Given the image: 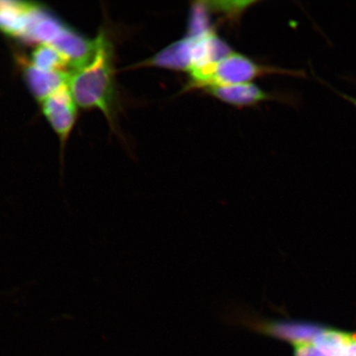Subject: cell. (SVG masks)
<instances>
[{"instance_id":"cell-1","label":"cell","mask_w":356,"mask_h":356,"mask_svg":"<svg viewBox=\"0 0 356 356\" xmlns=\"http://www.w3.org/2000/svg\"><path fill=\"white\" fill-rule=\"evenodd\" d=\"M68 86L79 108L99 109L108 122L113 124L117 108L113 47L104 30L95 39L90 59L71 71Z\"/></svg>"},{"instance_id":"cell-10","label":"cell","mask_w":356,"mask_h":356,"mask_svg":"<svg viewBox=\"0 0 356 356\" xmlns=\"http://www.w3.org/2000/svg\"><path fill=\"white\" fill-rule=\"evenodd\" d=\"M295 356H324L313 342H305L293 346Z\"/></svg>"},{"instance_id":"cell-3","label":"cell","mask_w":356,"mask_h":356,"mask_svg":"<svg viewBox=\"0 0 356 356\" xmlns=\"http://www.w3.org/2000/svg\"><path fill=\"white\" fill-rule=\"evenodd\" d=\"M282 74L300 76L298 71L282 70L257 64L250 58L237 52H231L220 60L189 72L186 90L235 84L252 83L253 79L266 74Z\"/></svg>"},{"instance_id":"cell-13","label":"cell","mask_w":356,"mask_h":356,"mask_svg":"<svg viewBox=\"0 0 356 356\" xmlns=\"http://www.w3.org/2000/svg\"><path fill=\"white\" fill-rule=\"evenodd\" d=\"M355 82L356 83V80H355Z\"/></svg>"},{"instance_id":"cell-2","label":"cell","mask_w":356,"mask_h":356,"mask_svg":"<svg viewBox=\"0 0 356 356\" xmlns=\"http://www.w3.org/2000/svg\"><path fill=\"white\" fill-rule=\"evenodd\" d=\"M233 51L213 29L179 40L138 66L186 71L215 63Z\"/></svg>"},{"instance_id":"cell-4","label":"cell","mask_w":356,"mask_h":356,"mask_svg":"<svg viewBox=\"0 0 356 356\" xmlns=\"http://www.w3.org/2000/svg\"><path fill=\"white\" fill-rule=\"evenodd\" d=\"M41 104L44 118L64 145L77 120V104L68 84L49 96Z\"/></svg>"},{"instance_id":"cell-11","label":"cell","mask_w":356,"mask_h":356,"mask_svg":"<svg viewBox=\"0 0 356 356\" xmlns=\"http://www.w3.org/2000/svg\"><path fill=\"white\" fill-rule=\"evenodd\" d=\"M320 81H321V83L323 84H325V86H327L329 88H331L332 90H333L334 92H335L336 93H337L338 95L341 96V97H343V99L346 101H348L350 102H351V104H353V105L355 106V108H356V99L355 97H353V96H349V95H346V93L344 92H341L340 91H338L337 89L336 88H334L332 86H330V84L327 83L326 81H324V80L321 79H319Z\"/></svg>"},{"instance_id":"cell-5","label":"cell","mask_w":356,"mask_h":356,"mask_svg":"<svg viewBox=\"0 0 356 356\" xmlns=\"http://www.w3.org/2000/svg\"><path fill=\"white\" fill-rule=\"evenodd\" d=\"M70 72L58 70H43L26 63L24 78L35 99L42 102L57 90L68 84Z\"/></svg>"},{"instance_id":"cell-8","label":"cell","mask_w":356,"mask_h":356,"mask_svg":"<svg viewBox=\"0 0 356 356\" xmlns=\"http://www.w3.org/2000/svg\"><path fill=\"white\" fill-rule=\"evenodd\" d=\"M31 65L43 70H58L70 72L71 65L68 60L50 44H38L31 54Z\"/></svg>"},{"instance_id":"cell-7","label":"cell","mask_w":356,"mask_h":356,"mask_svg":"<svg viewBox=\"0 0 356 356\" xmlns=\"http://www.w3.org/2000/svg\"><path fill=\"white\" fill-rule=\"evenodd\" d=\"M30 6L31 2L0 1V33L20 40Z\"/></svg>"},{"instance_id":"cell-6","label":"cell","mask_w":356,"mask_h":356,"mask_svg":"<svg viewBox=\"0 0 356 356\" xmlns=\"http://www.w3.org/2000/svg\"><path fill=\"white\" fill-rule=\"evenodd\" d=\"M204 91L216 99L237 108L255 106L273 99L270 93L252 83L213 87Z\"/></svg>"},{"instance_id":"cell-12","label":"cell","mask_w":356,"mask_h":356,"mask_svg":"<svg viewBox=\"0 0 356 356\" xmlns=\"http://www.w3.org/2000/svg\"><path fill=\"white\" fill-rule=\"evenodd\" d=\"M343 356H356V337L353 336L346 346Z\"/></svg>"},{"instance_id":"cell-9","label":"cell","mask_w":356,"mask_h":356,"mask_svg":"<svg viewBox=\"0 0 356 356\" xmlns=\"http://www.w3.org/2000/svg\"><path fill=\"white\" fill-rule=\"evenodd\" d=\"M351 337L345 332L323 330L314 338L313 343L324 356H343Z\"/></svg>"}]
</instances>
